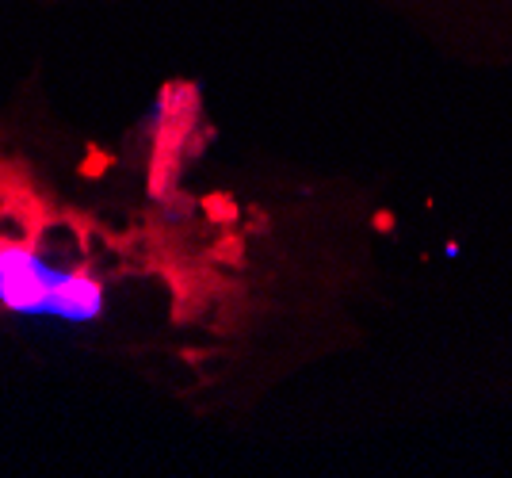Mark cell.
<instances>
[{
  "instance_id": "6da1fadb",
  "label": "cell",
  "mask_w": 512,
  "mask_h": 478,
  "mask_svg": "<svg viewBox=\"0 0 512 478\" xmlns=\"http://www.w3.org/2000/svg\"><path fill=\"white\" fill-rule=\"evenodd\" d=\"M62 4H115V0H31ZM451 69L501 77L512 73V0H363Z\"/></svg>"
}]
</instances>
